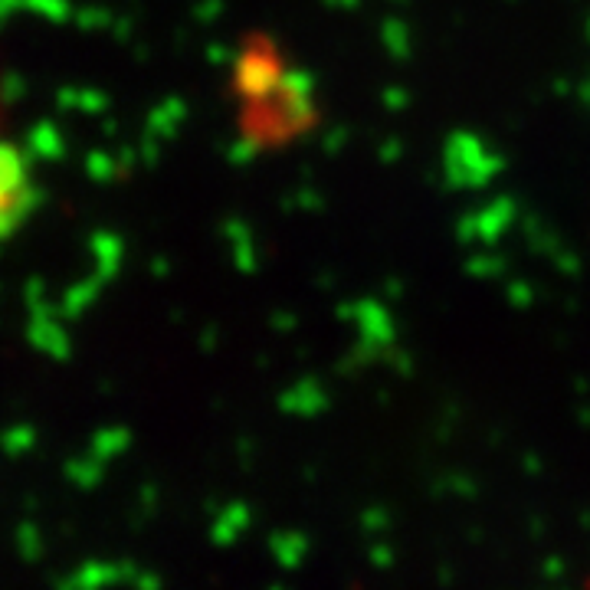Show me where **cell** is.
Wrapping results in <instances>:
<instances>
[{
  "mask_svg": "<svg viewBox=\"0 0 590 590\" xmlns=\"http://www.w3.org/2000/svg\"><path fill=\"white\" fill-rule=\"evenodd\" d=\"M30 197V174L20 151L0 138V227L14 220Z\"/></svg>",
  "mask_w": 590,
  "mask_h": 590,
  "instance_id": "cell-2",
  "label": "cell"
},
{
  "mask_svg": "<svg viewBox=\"0 0 590 590\" xmlns=\"http://www.w3.org/2000/svg\"><path fill=\"white\" fill-rule=\"evenodd\" d=\"M17 548H20V554H23L27 561H33V558H37V554L43 551V548H40V538H33L30 528H23V538H17Z\"/></svg>",
  "mask_w": 590,
  "mask_h": 590,
  "instance_id": "cell-3",
  "label": "cell"
},
{
  "mask_svg": "<svg viewBox=\"0 0 590 590\" xmlns=\"http://www.w3.org/2000/svg\"><path fill=\"white\" fill-rule=\"evenodd\" d=\"M227 99L233 128L250 151L299 145L318 125L309 73L273 37H246L230 56Z\"/></svg>",
  "mask_w": 590,
  "mask_h": 590,
  "instance_id": "cell-1",
  "label": "cell"
}]
</instances>
